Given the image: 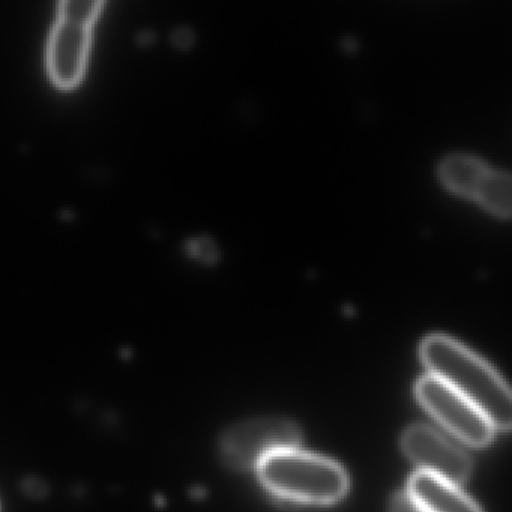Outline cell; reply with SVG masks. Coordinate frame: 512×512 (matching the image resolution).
Here are the masks:
<instances>
[{
    "label": "cell",
    "instance_id": "13",
    "mask_svg": "<svg viewBox=\"0 0 512 512\" xmlns=\"http://www.w3.org/2000/svg\"><path fill=\"white\" fill-rule=\"evenodd\" d=\"M173 43L179 47V49H188L191 44L194 43V35L190 29L181 28L173 34Z\"/></svg>",
    "mask_w": 512,
    "mask_h": 512
},
{
    "label": "cell",
    "instance_id": "9",
    "mask_svg": "<svg viewBox=\"0 0 512 512\" xmlns=\"http://www.w3.org/2000/svg\"><path fill=\"white\" fill-rule=\"evenodd\" d=\"M475 199L497 217L508 218L511 215V178L509 173L491 170L482 181Z\"/></svg>",
    "mask_w": 512,
    "mask_h": 512
},
{
    "label": "cell",
    "instance_id": "5",
    "mask_svg": "<svg viewBox=\"0 0 512 512\" xmlns=\"http://www.w3.org/2000/svg\"><path fill=\"white\" fill-rule=\"evenodd\" d=\"M401 445L406 457L419 467L418 472L454 485L463 484L469 476V457L430 427L413 425L407 428Z\"/></svg>",
    "mask_w": 512,
    "mask_h": 512
},
{
    "label": "cell",
    "instance_id": "7",
    "mask_svg": "<svg viewBox=\"0 0 512 512\" xmlns=\"http://www.w3.org/2000/svg\"><path fill=\"white\" fill-rule=\"evenodd\" d=\"M407 494L422 512H481L458 485L427 473L416 472L410 478Z\"/></svg>",
    "mask_w": 512,
    "mask_h": 512
},
{
    "label": "cell",
    "instance_id": "4",
    "mask_svg": "<svg viewBox=\"0 0 512 512\" xmlns=\"http://www.w3.org/2000/svg\"><path fill=\"white\" fill-rule=\"evenodd\" d=\"M419 403L454 436L470 446H485L493 439L494 428L488 419L436 377H422L416 385Z\"/></svg>",
    "mask_w": 512,
    "mask_h": 512
},
{
    "label": "cell",
    "instance_id": "6",
    "mask_svg": "<svg viewBox=\"0 0 512 512\" xmlns=\"http://www.w3.org/2000/svg\"><path fill=\"white\" fill-rule=\"evenodd\" d=\"M91 43V26L59 19L49 43V68L62 88H73L82 79Z\"/></svg>",
    "mask_w": 512,
    "mask_h": 512
},
{
    "label": "cell",
    "instance_id": "1",
    "mask_svg": "<svg viewBox=\"0 0 512 512\" xmlns=\"http://www.w3.org/2000/svg\"><path fill=\"white\" fill-rule=\"evenodd\" d=\"M421 358L430 376L472 403L494 430L511 427V391L487 362L443 335H433L422 343Z\"/></svg>",
    "mask_w": 512,
    "mask_h": 512
},
{
    "label": "cell",
    "instance_id": "8",
    "mask_svg": "<svg viewBox=\"0 0 512 512\" xmlns=\"http://www.w3.org/2000/svg\"><path fill=\"white\" fill-rule=\"evenodd\" d=\"M488 172V166L469 155H451L440 166L443 184L449 190L467 197H476Z\"/></svg>",
    "mask_w": 512,
    "mask_h": 512
},
{
    "label": "cell",
    "instance_id": "2",
    "mask_svg": "<svg viewBox=\"0 0 512 512\" xmlns=\"http://www.w3.org/2000/svg\"><path fill=\"white\" fill-rule=\"evenodd\" d=\"M257 473L269 491L295 502L329 505L349 488L346 472L337 463L298 448L266 458Z\"/></svg>",
    "mask_w": 512,
    "mask_h": 512
},
{
    "label": "cell",
    "instance_id": "10",
    "mask_svg": "<svg viewBox=\"0 0 512 512\" xmlns=\"http://www.w3.org/2000/svg\"><path fill=\"white\" fill-rule=\"evenodd\" d=\"M101 5L100 0H62L59 4L61 19L91 26L100 13Z\"/></svg>",
    "mask_w": 512,
    "mask_h": 512
},
{
    "label": "cell",
    "instance_id": "3",
    "mask_svg": "<svg viewBox=\"0 0 512 512\" xmlns=\"http://www.w3.org/2000/svg\"><path fill=\"white\" fill-rule=\"evenodd\" d=\"M301 431L284 418H260L242 422L221 439V457L235 470L256 469L271 455L298 448Z\"/></svg>",
    "mask_w": 512,
    "mask_h": 512
},
{
    "label": "cell",
    "instance_id": "11",
    "mask_svg": "<svg viewBox=\"0 0 512 512\" xmlns=\"http://www.w3.org/2000/svg\"><path fill=\"white\" fill-rule=\"evenodd\" d=\"M190 253L203 262H212L217 257V248L211 239L197 238L190 242Z\"/></svg>",
    "mask_w": 512,
    "mask_h": 512
},
{
    "label": "cell",
    "instance_id": "12",
    "mask_svg": "<svg viewBox=\"0 0 512 512\" xmlns=\"http://www.w3.org/2000/svg\"><path fill=\"white\" fill-rule=\"evenodd\" d=\"M391 512H422L409 494L401 493L392 499Z\"/></svg>",
    "mask_w": 512,
    "mask_h": 512
}]
</instances>
